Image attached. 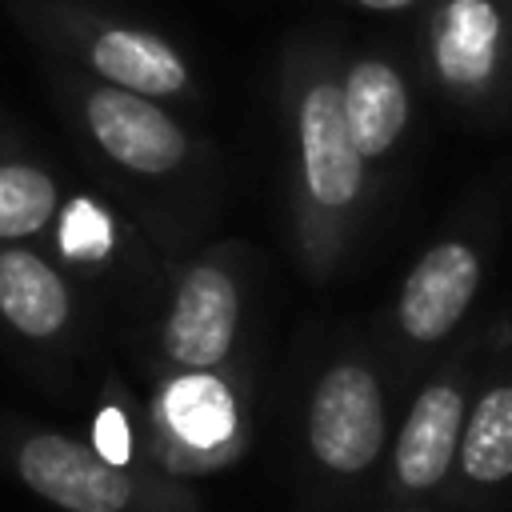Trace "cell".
Masks as SVG:
<instances>
[{"label":"cell","mask_w":512,"mask_h":512,"mask_svg":"<svg viewBox=\"0 0 512 512\" xmlns=\"http://www.w3.org/2000/svg\"><path fill=\"white\" fill-rule=\"evenodd\" d=\"M0 468L60 512H196L180 476L116 464L92 440L24 420H0Z\"/></svg>","instance_id":"1"},{"label":"cell","mask_w":512,"mask_h":512,"mask_svg":"<svg viewBox=\"0 0 512 512\" xmlns=\"http://www.w3.org/2000/svg\"><path fill=\"white\" fill-rule=\"evenodd\" d=\"M296 156L300 200L296 236L312 276H328L348 244L352 216L364 196V156L348 132L344 92L336 80L316 76L296 100Z\"/></svg>","instance_id":"2"},{"label":"cell","mask_w":512,"mask_h":512,"mask_svg":"<svg viewBox=\"0 0 512 512\" xmlns=\"http://www.w3.org/2000/svg\"><path fill=\"white\" fill-rule=\"evenodd\" d=\"M148 460L168 476H200L232 464L248 440V400L228 372L220 368H164L152 388L144 416Z\"/></svg>","instance_id":"3"},{"label":"cell","mask_w":512,"mask_h":512,"mask_svg":"<svg viewBox=\"0 0 512 512\" xmlns=\"http://www.w3.org/2000/svg\"><path fill=\"white\" fill-rule=\"evenodd\" d=\"M240 332V272L232 252L216 248L184 264L160 316L156 348L164 368H220Z\"/></svg>","instance_id":"4"},{"label":"cell","mask_w":512,"mask_h":512,"mask_svg":"<svg viewBox=\"0 0 512 512\" xmlns=\"http://www.w3.org/2000/svg\"><path fill=\"white\" fill-rule=\"evenodd\" d=\"M388 416L376 372L364 360L328 364L308 396V448L332 476H364L384 448Z\"/></svg>","instance_id":"5"},{"label":"cell","mask_w":512,"mask_h":512,"mask_svg":"<svg viewBox=\"0 0 512 512\" xmlns=\"http://www.w3.org/2000/svg\"><path fill=\"white\" fill-rule=\"evenodd\" d=\"M80 124L96 152L128 176H172L188 160L184 128L152 96L116 84H88L80 92Z\"/></svg>","instance_id":"6"},{"label":"cell","mask_w":512,"mask_h":512,"mask_svg":"<svg viewBox=\"0 0 512 512\" xmlns=\"http://www.w3.org/2000/svg\"><path fill=\"white\" fill-rule=\"evenodd\" d=\"M76 328V292L64 268L32 244H0V332L32 352L60 348Z\"/></svg>","instance_id":"7"},{"label":"cell","mask_w":512,"mask_h":512,"mask_svg":"<svg viewBox=\"0 0 512 512\" xmlns=\"http://www.w3.org/2000/svg\"><path fill=\"white\" fill-rule=\"evenodd\" d=\"M480 288V252L468 240L432 244L404 276L396 300V324L412 344H440L464 312L472 308Z\"/></svg>","instance_id":"8"},{"label":"cell","mask_w":512,"mask_h":512,"mask_svg":"<svg viewBox=\"0 0 512 512\" xmlns=\"http://www.w3.org/2000/svg\"><path fill=\"white\" fill-rule=\"evenodd\" d=\"M468 420V396L460 376H436L412 400L396 444H392V480L396 492H428L448 480L460 456V436Z\"/></svg>","instance_id":"9"},{"label":"cell","mask_w":512,"mask_h":512,"mask_svg":"<svg viewBox=\"0 0 512 512\" xmlns=\"http://www.w3.org/2000/svg\"><path fill=\"white\" fill-rule=\"evenodd\" d=\"M76 52L84 56L88 72L104 84L164 100L180 96L188 88V64L184 56L156 32L132 28V24H96L76 40Z\"/></svg>","instance_id":"10"},{"label":"cell","mask_w":512,"mask_h":512,"mask_svg":"<svg viewBox=\"0 0 512 512\" xmlns=\"http://www.w3.org/2000/svg\"><path fill=\"white\" fill-rule=\"evenodd\" d=\"M504 20L492 0H444L432 24V60L448 88L476 92L500 60Z\"/></svg>","instance_id":"11"},{"label":"cell","mask_w":512,"mask_h":512,"mask_svg":"<svg viewBox=\"0 0 512 512\" xmlns=\"http://www.w3.org/2000/svg\"><path fill=\"white\" fill-rule=\"evenodd\" d=\"M348 132L364 160H380L392 152L408 124V88L400 72L384 60H356L340 84Z\"/></svg>","instance_id":"12"},{"label":"cell","mask_w":512,"mask_h":512,"mask_svg":"<svg viewBox=\"0 0 512 512\" xmlns=\"http://www.w3.org/2000/svg\"><path fill=\"white\" fill-rule=\"evenodd\" d=\"M56 176L20 152H0V244H32L60 216Z\"/></svg>","instance_id":"13"},{"label":"cell","mask_w":512,"mask_h":512,"mask_svg":"<svg viewBox=\"0 0 512 512\" xmlns=\"http://www.w3.org/2000/svg\"><path fill=\"white\" fill-rule=\"evenodd\" d=\"M456 468L476 488L512 480V380L484 388L468 408Z\"/></svg>","instance_id":"14"},{"label":"cell","mask_w":512,"mask_h":512,"mask_svg":"<svg viewBox=\"0 0 512 512\" xmlns=\"http://www.w3.org/2000/svg\"><path fill=\"white\" fill-rule=\"evenodd\" d=\"M52 232H56V252L64 264H96L112 252V224L88 200L60 204Z\"/></svg>","instance_id":"15"},{"label":"cell","mask_w":512,"mask_h":512,"mask_svg":"<svg viewBox=\"0 0 512 512\" xmlns=\"http://www.w3.org/2000/svg\"><path fill=\"white\" fill-rule=\"evenodd\" d=\"M92 444L116 460V464H140L136 460V448H132V420L124 408L116 404H104V412L96 416V432H92Z\"/></svg>","instance_id":"16"},{"label":"cell","mask_w":512,"mask_h":512,"mask_svg":"<svg viewBox=\"0 0 512 512\" xmlns=\"http://www.w3.org/2000/svg\"><path fill=\"white\" fill-rule=\"evenodd\" d=\"M364 8H372V12H400V8H408V4H416V0H360Z\"/></svg>","instance_id":"17"}]
</instances>
